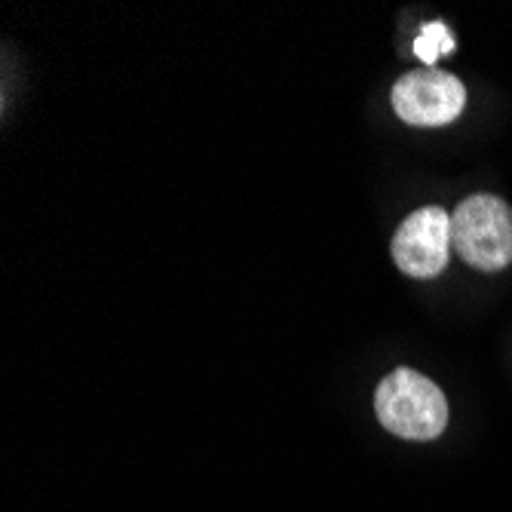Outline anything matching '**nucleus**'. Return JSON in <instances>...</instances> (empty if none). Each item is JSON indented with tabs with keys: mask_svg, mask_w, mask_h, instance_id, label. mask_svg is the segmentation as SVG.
<instances>
[{
	"mask_svg": "<svg viewBox=\"0 0 512 512\" xmlns=\"http://www.w3.org/2000/svg\"><path fill=\"white\" fill-rule=\"evenodd\" d=\"M375 408H378V421L390 433L414 442L442 436L448 424L445 393L430 378L417 375L411 368H396L393 375H387L378 384Z\"/></svg>",
	"mask_w": 512,
	"mask_h": 512,
	"instance_id": "obj_1",
	"label": "nucleus"
},
{
	"mask_svg": "<svg viewBox=\"0 0 512 512\" xmlns=\"http://www.w3.org/2000/svg\"><path fill=\"white\" fill-rule=\"evenodd\" d=\"M451 246L479 270H503L512 261V209L494 194L467 197L451 212Z\"/></svg>",
	"mask_w": 512,
	"mask_h": 512,
	"instance_id": "obj_2",
	"label": "nucleus"
},
{
	"mask_svg": "<svg viewBox=\"0 0 512 512\" xmlns=\"http://www.w3.org/2000/svg\"><path fill=\"white\" fill-rule=\"evenodd\" d=\"M467 105L463 83L442 68H417L396 80L393 108L411 126H445Z\"/></svg>",
	"mask_w": 512,
	"mask_h": 512,
	"instance_id": "obj_3",
	"label": "nucleus"
},
{
	"mask_svg": "<svg viewBox=\"0 0 512 512\" xmlns=\"http://www.w3.org/2000/svg\"><path fill=\"white\" fill-rule=\"evenodd\" d=\"M451 252V212L442 206H424L411 212L393 237V261L414 279L442 273Z\"/></svg>",
	"mask_w": 512,
	"mask_h": 512,
	"instance_id": "obj_4",
	"label": "nucleus"
},
{
	"mask_svg": "<svg viewBox=\"0 0 512 512\" xmlns=\"http://www.w3.org/2000/svg\"><path fill=\"white\" fill-rule=\"evenodd\" d=\"M414 53L427 68H436V62L445 53H454V37L442 22H430L421 28V34L414 37Z\"/></svg>",
	"mask_w": 512,
	"mask_h": 512,
	"instance_id": "obj_5",
	"label": "nucleus"
}]
</instances>
